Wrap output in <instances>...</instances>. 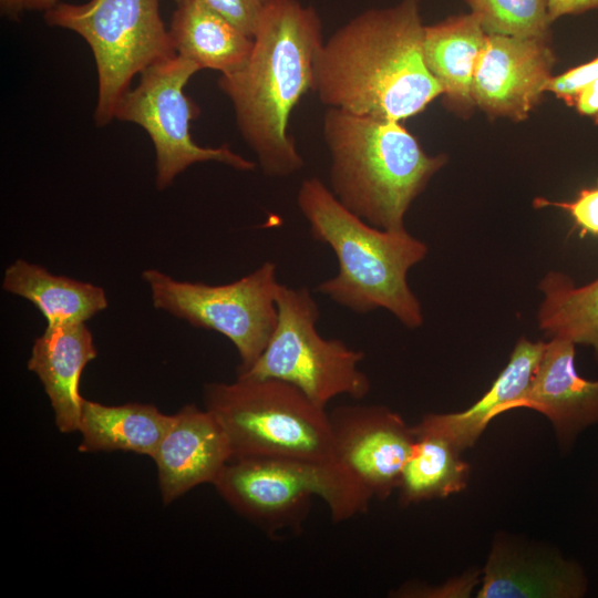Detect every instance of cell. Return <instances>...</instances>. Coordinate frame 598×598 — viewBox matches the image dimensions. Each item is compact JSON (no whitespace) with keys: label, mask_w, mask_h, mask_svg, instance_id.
<instances>
[{"label":"cell","mask_w":598,"mask_h":598,"mask_svg":"<svg viewBox=\"0 0 598 598\" xmlns=\"http://www.w3.org/2000/svg\"><path fill=\"white\" fill-rule=\"evenodd\" d=\"M575 346L556 338L546 342L529 389L516 408L545 415L565 446L579 431L598 422V380L578 374Z\"/></svg>","instance_id":"cell-14"},{"label":"cell","mask_w":598,"mask_h":598,"mask_svg":"<svg viewBox=\"0 0 598 598\" xmlns=\"http://www.w3.org/2000/svg\"><path fill=\"white\" fill-rule=\"evenodd\" d=\"M181 3L186 0H174ZM254 38L260 17L270 0H196Z\"/></svg>","instance_id":"cell-26"},{"label":"cell","mask_w":598,"mask_h":598,"mask_svg":"<svg viewBox=\"0 0 598 598\" xmlns=\"http://www.w3.org/2000/svg\"><path fill=\"white\" fill-rule=\"evenodd\" d=\"M545 346L544 341L519 338L506 367L480 400L462 412L427 414L413 430L440 434L461 452L471 447L494 417L517 408L529 389Z\"/></svg>","instance_id":"cell-17"},{"label":"cell","mask_w":598,"mask_h":598,"mask_svg":"<svg viewBox=\"0 0 598 598\" xmlns=\"http://www.w3.org/2000/svg\"><path fill=\"white\" fill-rule=\"evenodd\" d=\"M44 20L78 33L91 48L99 83L96 126L115 120L117 104L136 74L176 54L158 0L59 1L44 12Z\"/></svg>","instance_id":"cell-7"},{"label":"cell","mask_w":598,"mask_h":598,"mask_svg":"<svg viewBox=\"0 0 598 598\" xmlns=\"http://www.w3.org/2000/svg\"><path fill=\"white\" fill-rule=\"evenodd\" d=\"M486 32L475 14L452 16L425 25V64L442 89L446 106L468 115L475 106L473 80Z\"/></svg>","instance_id":"cell-18"},{"label":"cell","mask_w":598,"mask_h":598,"mask_svg":"<svg viewBox=\"0 0 598 598\" xmlns=\"http://www.w3.org/2000/svg\"><path fill=\"white\" fill-rule=\"evenodd\" d=\"M142 277L156 309L231 341L240 358L237 374L251 368L276 328L279 282L274 262L267 261L236 281L217 286L176 280L157 269H146Z\"/></svg>","instance_id":"cell-9"},{"label":"cell","mask_w":598,"mask_h":598,"mask_svg":"<svg viewBox=\"0 0 598 598\" xmlns=\"http://www.w3.org/2000/svg\"><path fill=\"white\" fill-rule=\"evenodd\" d=\"M297 204L312 238L327 244L338 259V274L322 281L319 292L358 313L385 309L406 328L423 324L408 272L426 257L424 241L406 229L370 225L343 206L318 177L302 181Z\"/></svg>","instance_id":"cell-3"},{"label":"cell","mask_w":598,"mask_h":598,"mask_svg":"<svg viewBox=\"0 0 598 598\" xmlns=\"http://www.w3.org/2000/svg\"><path fill=\"white\" fill-rule=\"evenodd\" d=\"M574 106L580 114L594 117L598 122V79L578 93Z\"/></svg>","instance_id":"cell-30"},{"label":"cell","mask_w":598,"mask_h":598,"mask_svg":"<svg viewBox=\"0 0 598 598\" xmlns=\"http://www.w3.org/2000/svg\"><path fill=\"white\" fill-rule=\"evenodd\" d=\"M533 206L535 208L548 206L560 208L571 216L581 237L587 234L598 236V183L596 187L581 189L571 202H555L536 197L533 200Z\"/></svg>","instance_id":"cell-25"},{"label":"cell","mask_w":598,"mask_h":598,"mask_svg":"<svg viewBox=\"0 0 598 598\" xmlns=\"http://www.w3.org/2000/svg\"><path fill=\"white\" fill-rule=\"evenodd\" d=\"M424 28L420 0L359 13L318 50L312 92L355 115L401 122L421 113L442 95L424 61Z\"/></svg>","instance_id":"cell-1"},{"label":"cell","mask_w":598,"mask_h":598,"mask_svg":"<svg viewBox=\"0 0 598 598\" xmlns=\"http://www.w3.org/2000/svg\"><path fill=\"white\" fill-rule=\"evenodd\" d=\"M544 299L538 328L550 339L594 348L598 359V278L578 287L561 271H548L539 281Z\"/></svg>","instance_id":"cell-22"},{"label":"cell","mask_w":598,"mask_h":598,"mask_svg":"<svg viewBox=\"0 0 598 598\" xmlns=\"http://www.w3.org/2000/svg\"><path fill=\"white\" fill-rule=\"evenodd\" d=\"M275 300L276 328L257 361L237 377L288 382L323 409L341 394L364 398L371 389L368 375L359 369L364 353L320 336L319 308L311 292L279 283Z\"/></svg>","instance_id":"cell-8"},{"label":"cell","mask_w":598,"mask_h":598,"mask_svg":"<svg viewBox=\"0 0 598 598\" xmlns=\"http://www.w3.org/2000/svg\"><path fill=\"white\" fill-rule=\"evenodd\" d=\"M59 0H0L1 13L11 20H19L28 11H43L52 9Z\"/></svg>","instance_id":"cell-28"},{"label":"cell","mask_w":598,"mask_h":598,"mask_svg":"<svg viewBox=\"0 0 598 598\" xmlns=\"http://www.w3.org/2000/svg\"><path fill=\"white\" fill-rule=\"evenodd\" d=\"M486 34L550 40L548 0H465Z\"/></svg>","instance_id":"cell-24"},{"label":"cell","mask_w":598,"mask_h":598,"mask_svg":"<svg viewBox=\"0 0 598 598\" xmlns=\"http://www.w3.org/2000/svg\"><path fill=\"white\" fill-rule=\"evenodd\" d=\"M598 79V55L591 61L553 76L546 92H551L568 105H574L578 93Z\"/></svg>","instance_id":"cell-27"},{"label":"cell","mask_w":598,"mask_h":598,"mask_svg":"<svg viewBox=\"0 0 598 598\" xmlns=\"http://www.w3.org/2000/svg\"><path fill=\"white\" fill-rule=\"evenodd\" d=\"M230 456L227 435L212 412L195 404L181 408L152 456L164 505L197 485L213 484Z\"/></svg>","instance_id":"cell-13"},{"label":"cell","mask_w":598,"mask_h":598,"mask_svg":"<svg viewBox=\"0 0 598 598\" xmlns=\"http://www.w3.org/2000/svg\"><path fill=\"white\" fill-rule=\"evenodd\" d=\"M413 432L415 442L398 487L401 504L444 498L464 489L470 465L461 457L462 452L440 434Z\"/></svg>","instance_id":"cell-23"},{"label":"cell","mask_w":598,"mask_h":598,"mask_svg":"<svg viewBox=\"0 0 598 598\" xmlns=\"http://www.w3.org/2000/svg\"><path fill=\"white\" fill-rule=\"evenodd\" d=\"M252 39L246 64L220 75L218 87L262 172L287 177L303 166L288 127L293 109L312 91L313 62L323 43L321 20L298 0H270Z\"/></svg>","instance_id":"cell-2"},{"label":"cell","mask_w":598,"mask_h":598,"mask_svg":"<svg viewBox=\"0 0 598 598\" xmlns=\"http://www.w3.org/2000/svg\"><path fill=\"white\" fill-rule=\"evenodd\" d=\"M598 9V0H548V14L551 22L569 14H579Z\"/></svg>","instance_id":"cell-29"},{"label":"cell","mask_w":598,"mask_h":598,"mask_svg":"<svg viewBox=\"0 0 598 598\" xmlns=\"http://www.w3.org/2000/svg\"><path fill=\"white\" fill-rule=\"evenodd\" d=\"M550 40L486 34L473 80L475 106L491 116L524 121L553 78Z\"/></svg>","instance_id":"cell-12"},{"label":"cell","mask_w":598,"mask_h":598,"mask_svg":"<svg viewBox=\"0 0 598 598\" xmlns=\"http://www.w3.org/2000/svg\"><path fill=\"white\" fill-rule=\"evenodd\" d=\"M97 350L85 323L47 327L34 340L28 369L37 374L62 433L79 431L82 402L80 380Z\"/></svg>","instance_id":"cell-16"},{"label":"cell","mask_w":598,"mask_h":598,"mask_svg":"<svg viewBox=\"0 0 598 598\" xmlns=\"http://www.w3.org/2000/svg\"><path fill=\"white\" fill-rule=\"evenodd\" d=\"M2 288L32 302L47 320V327L85 323L107 307L103 288L17 259L4 271Z\"/></svg>","instance_id":"cell-21"},{"label":"cell","mask_w":598,"mask_h":598,"mask_svg":"<svg viewBox=\"0 0 598 598\" xmlns=\"http://www.w3.org/2000/svg\"><path fill=\"white\" fill-rule=\"evenodd\" d=\"M168 31L176 54L220 75L241 69L254 47L252 38L196 0L176 4Z\"/></svg>","instance_id":"cell-19"},{"label":"cell","mask_w":598,"mask_h":598,"mask_svg":"<svg viewBox=\"0 0 598 598\" xmlns=\"http://www.w3.org/2000/svg\"><path fill=\"white\" fill-rule=\"evenodd\" d=\"M585 590V578L574 563L503 537L494 542L477 597L574 598Z\"/></svg>","instance_id":"cell-15"},{"label":"cell","mask_w":598,"mask_h":598,"mask_svg":"<svg viewBox=\"0 0 598 598\" xmlns=\"http://www.w3.org/2000/svg\"><path fill=\"white\" fill-rule=\"evenodd\" d=\"M336 460L379 499L399 487L415 435L400 414L382 405H343L329 413Z\"/></svg>","instance_id":"cell-11"},{"label":"cell","mask_w":598,"mask_h":598,"mask_svg":"<svg viewBox=\"0 0 598 598\" xmlns=\"http://www.w3.org/2000/svg\"><path fill=\"white\" fill-rule=\"evenodd\" d=\"M198 71L197 64L178 54L159 60L140 74L137 86L123 95L115 110L116 120L140 125L148 134L159 190L196 163L218 162L238 171L256 167L227 145L204 147L194 142L190 123L200 109L185 94V86Z\"/></svg>","instance_id":"cell-10"},{"label":"cell","mask_w":598,"mask_h":598,"mask_svg":"<svg viewBox=\"0 0 598 598\" xmlns=\"http://www.w3.org/2000/svg\"><path fill=\"white\" fill-rule=\"evenodd\" d=\"M173 420L174 414H164L152 404L106 405L83 399L79 451H124L152 457Z\"/></svg>","instance_id":"cell-20"},{"label":"cell","mask_w":598,"mask_h":598,"mask_svg":"<svg viewBox=\"0 0 598 598\" xmlns=\"http://www.w3.org/2000/svg\"><path fill=\"white\" fill-rule=\"evenodd\" d=\"M330 154V189L370 225L405 229L413 200L447 162L429 155L400 121L328 107L322 120Z\"/></svg>","instance_id":"cell-4"},{"label":"cell","mask_w":598,"mask_h":598,"mask_svg":"<svg viewBox=\"0 0 598 598\" xmlns=\"http://www.w3.org/2000/svg\"><path fill=\"white\" fill-rule=\"evenodd\" d=\"M204 403L227 435L230 458L337 461L329 413L288 382L248 377L212 382Z\"/></svg>","instance_id":"cell-5"},{"label":"cell","mask_w":598,"mask_h":598,"mask_svg":"<svg viewBox=\"0 0 598 598\" xmlns=\"http://www.w3.org/2000/svg\"><path fill=\"white\" fill-rule=\"evenodd\" d=\"M213 485L234 511L269 534L299 528L313 496L327 504L334 523L367 512L373 498L338 461L230 458Z\"/></svg>","instance_id":"cell-6"}]
</instances>
